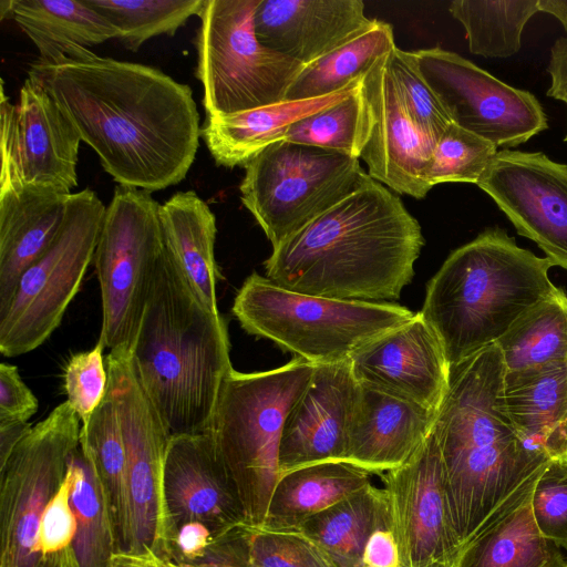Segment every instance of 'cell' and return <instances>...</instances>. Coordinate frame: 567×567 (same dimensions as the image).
<instances>
[{
  "instance_id": "obj_35",
  "label": "cell",
  "mask_w": 567,
  "mask_h": 567,
  "mask_svg": "<svg viewBox=\"0 0 567 567\" xmlns=\"http://www.w3.org/2000/svg\"><path fill=\"white\" fill-rule=\"evenodd\" d=\"M506 374L567 361V293L557 288L497 342Z\"/></svg>"
},
{
  "instance_id": "obj_26",
  "label": "cell",
  "mask_w": 567,
  "mask_h": 567,
  "mask_svg": "<svg viewBox=\"0 0 567 567\" xmlns=\"http://www.w3.org/2000/svg\"><path fill=\"white\" fill-rule=\"evenodd\" d=\"M362 76L339 92L310 100L282 101L244 112L206 116L200 136L216 165L245 166L270 144L285 140L297 121L349 96Z\"/></svg>"
},
{
  "instance_id": "obj_34",
  "label": "cell",
  "mask_w": 567,
  "mask_h": 567,
  "mask_svg": "<svg viewBox=\"0 0 567 567\" xmlns=\"http://www.w3.org/2000/svg\"><path fill=\"white\" fill-rule=\"evenodd\" d=\"M68 471L76 520L72 544L76 567H109L118 551L113 518L99 476L80 443L70 456Z\"/></svg>"
},
{
  "instance_id": "obj_45",
  "label": "cell",
  "mask_w": 567,
  "mask_h": 567,
  "mask_svg": "<svg viewBox=\"0 0 567 567\" xmlns=\"http://www.w3.org/2000/svg\"><path fill=\"white\" fill-rule=\"evenodd\" d=\"M250 526L243 524L213 539L205 556L195 563H177L155 555L156 567H252L249 559Z\"/></svg>"
},
{
  "instance_id": "obj_17",
  "label": "cell",
  "mask_w": 567,
  "mask_h": 567,
  "mask_svg": "<svg viewBox=\"0 0 567 567\" xmlns=\"http://www.w3.org/2000/svg\"><path fill=\"white\" fill-rule=\"evenodd\" d=\"M382 477L401 567H455L461 548L449 520L433 430L406 463Z\"/></svg>"
},
{
  "instance_id": "obj_47",
  "label": "cell",
  "mask_w": 567,
  "mask_h": 567,
  "mask_svg": "<svg viewBox=\"0 0 567 567\" xmlns=\"http://www.w3.org/2000/svg\"><path fill=\"white\" fill-rule=\"evenodd\" d=\"M214 537L200 523H185L178 526L171 539L169 559L177 563H195L202 559Z\"/></svg>"
},
{
  "instance_id": "obj_6",
  "label": "cell",
  "mask_w": 567,
  "mask_h": 567,
  "mask_svg": "<svg viewBox=\"0 0 567 567\" xmlns=\"http://www.w3.org/2000/svg\"><path fill=\"white\" fill-rule=\"evenodd\" d=\"M313 371L315 364L295 357L262 372L233 369L223 383L210 432L252 527L265 523L285 420Z\"/></svg>"
},
{
  "instance_id": "obj_9",
  "label": "cell",
  "mask_w": 567,
  "mask_h": 567,
  "mask_svg": "<svg viewBox=\"0 0 567 567\" xmlns=\"http://www.w3.org/2000/svg\"><path fill=\"white\" fill-rule=\"evenodd\" d=\"M260 0H205L196 37V78L206 116L227 115L285 101L305 65L257 39Z\"/></svg>"
},
{
  "instance_id": "obj_46",
  "label": "cell",
  "mask_w": 567,
  "mask_h": 567,
  "mask_svg": "<svg viewBox=\"0 0 567 567\" xmlns=\"http://www.w3.org/2000/svg\"><path fill=\"white\" fill-rule=\"evenodd\" d=\"M38 411V399L16 365L0 364V422L27 421Z\"/></svg>"
},
{
  "instance_id": "obj_7",
  "label": "cell",
  "mask_w": 567,
  "mask_h": 567,
  "mask_svg": "<svg viewBox=\"0 0 567 567\" xmlns=\"http://www.w3.org/2000/svg\"><path fill=\"white\" fill-rule=\"evenodd\" d=\"M233 313L249 334L266 338L315 365L348 360L355 350L415 315L393 302L296 292L257 272L238 290Z\"/></svg>"
},
{
  "instance_id": "obj_5",
  "label": "cell",
  "mask_w": 567,
  "mask_h": 567,
  "mask_svg": "<svg viewBox=\"0 0 567 567\" xmlns=\"http://www.w3.org/2000/svg\"><path fill=\"white\" fill-rule=\"evenodd\" d=\"M554 267L499 227L453 250L426 286L420 311L450 367L496 343L557 287Z\"/></svg>"
},
{
  "instance_id": "obj_42",
  "label": "cell",
  "mask_w": 567,
  "mask_h": 567,
  "mask_svg": "<svg viewBox=\"0 0 567 567\" xmlns=\"http://www.w3.org/2000/svg\"><path fill=\"white\" fill-rule=\"evenodd\" d=\"M104 349L99 340L91 350L73 354L64 369L66 401L82 424L90 419L107 392L109 373L103 360Z\"/></svg>"
},
{
  "instance_id": "obj_21",
  "label": "cell",
  "mask_w": 567,
  "mask_h": 567,
  "mask_svg": "<svg viewBox=\"0 0 567 567\" xmlns=\"http://www.w3.org/2000/svg\"><path fill=\"white\" fill-rule=\"evenodd\" d=\"M359 390L349 359L315 365L285 420L279 475L316 463L343 462Z\"/></svg>"
},
{
  "instance_id": "obj_50",
  "label": "cell",
  "mask_w": 567,
  "mask_h": 567,
  "mask_svg": "<svg viewBox=\"0 0 567 567\" xmlns=\"http://www.w3.org/2000/svg\"><path fill=\"white\" fill-rule=\"evenodd\" d=\"M27 421L0 422V467H2L14 447L31 431Z\"/></svg>"
},
{
  "instance_id": "obj_24",
  "label": "cell",
  "mask_w": 567,
  "mask_h": 567,
  "mask_svg": "<svg viewBox=\"0 0 567 567\" xmlns=\"http://www.w3.org/2000/svg\"><path fill=\"white\" fill-rule=\"evenodd\" d=\"M70 196L33 188L0 192V311L11 301L22 274L58 236Z\"/></svg>"
},
{
  "instance_id": "obj_54",
  "label": "cell",
  "mask_w": 567,
  "mask_h": 567,
  "mask_svg": "<svg viewBox=\"0 0 567 567\" xmlns=\"http://www.w3.org/2000/svg\"><path fill=\"white\" fill-rule=\"evenodd\" d=\"M564 141H565V142H567V133H566V135H565V137H564Z\"/></svg>"
},
{
  "instance_id": "obj_32",
  "label": "cell",
  "mask_w": 567,
  "mask_h": 567,
  "mask_svg": "<svg viewBox=\"0 0 567 567\" xmlns=\"http://www.w3.org/2000/svg\"><path fill=\"white\" fill-rule=\"evenodd\" d=\"M80 446L91 460L106 495L118 551H128L131 509L126 450L118 414L109 392L90 419L82 424Z\"/></svg>"
},
{
  "instance_id": "obj_30",
  "label": "cell",
  "mask_w": 567,
  "mask_h": 567,
  "mask_svg": "<svg viewBox=\"0 0 567 567\" xmlns=\"http://www.w3.org/2000/svg\"><path fill=\"white\" fill-rule=\"evenodd\" d=\"M389 516L385 488L370 484L307 518L297 530L312 540L336 567H360L370 535Z\"/></svg>"
},
{
  "instance_id": "obj_31",
  "label": "cell",
  "mask_w": 567,
  "mask_h": 567,
  "mask_svg": "<svg viewBox=\"0 0 567 567\" xmlns=\"http://www.w3.org/2000/svg\"><path fill=\"white\" fill-rule=\"evenodd\" d=\"M530 499L465 545L455 567H564L560 547L536 525Z\"/></svg>"
},
{
  "instance_id": "obj_49",
  "label": "cell",
  "mask_w": 567,
  "mask_h": 567,
  "mask_svg": "<svg viewBox=\"0 0 567 567\" xmlns=\"http://www.w3.org/2000/svg\"><path fill=\"white\" fill-rule=\"evenodd\" d=\"M547 72L550 76V85L546 94L567 105V34L554 42Z\"/></svg>"
},
{
  "instance_id": "obj_56",
  "label": "cell",
  "mask_w": 567,
  "mask_h": 567,
  "mask_svg": "<svg viewBox=\"0 0 567 567\" xmlns=\"http://www.w3.org/2000/svg\"><path fill=\"white\" fill-rule=\"evenodd\" d=\"M564 465L567 467V463H566V464H564Z\"/></svg>"
},
{
  "instance_id": "obj_27",
  "label": "cell",
  "mask_w": 567,
  "mask_h": 567,
  "mask_svg": "<svg viewBox=\"0 0 567 567\" xmlns=\"http://www.w3.org/2000/svg\"><path fill=\"white\" fill-rule=\"evenodd\" d=\"M164 246L181 268L197 299L219 315L215 260L216 217L194 190L177 192L159 206Z\"/></svg>"
},
{
  "instance_id": "obj_33",
  "label": "cell",
  "mask_w": 567,
  "mask_h": 567,
  "mask_svg": "<svg viewBox=\"0 0 567 567\" xmlns=\"http://www.w3.org/2000/svg\"><path fill=\"white\" fill-rule=\"evenodd\" d=\"M392 25L373 19L370 28L307 64L287 90L285 101H301L341 91L395 48Z\"/></svg>"
},
{
  "instance_id": "obj_1",
  "label": "cell",
  "mask_w": 567,
  "mask_h": 567,
  "mask_svg": "<svg viewBox=\"0 0 567 567\" xmlns=\"http://www.w3.org/2000/svg\"><path fill=\"white\" fill-rule=\"evenodd\" d=\"M28 76L52 95L117 185L152 193L186 177L202 132L189 85L90 50L78 59L37 60Z\"/></svg>"
},
{
  "instance_id": "obj_3",
  "label": "cell",
  "mask_w": 567,
  "mask_h": 567,
  "mask_svg": "<svg viewBox=\"0 0 567 567\" xmlns=\"http://www.w3.org/2000/svg\"><path fill=\"white\" fill-rule=\"evenodd\" d=\"M423 246L421 226L401 198L371 178L272 248L264 267L288 290L382 302L400 298Z\"/></svg>"
},
{
  "instance_id": "obj_39",
  "label": "cell",
  "mask_w": 567,
  "mask_h": 567,
  "mask_svg": "<svg viewBox=\"0 0 567 567\" xmlns=\"http://www.w3.org/2000/svg\"><path fill=\"white\" fill-rule=\"evenodd\" d=\"M497 146L451 123L434 144L425 169V181L433 187L442 183L476 184Z\"/></svg>"
},
{
  "instance_id": "obj_44",
  "label": "cell",
  "mask_w": 567,
  "mask_h": 567,
  "mask_svg": "<svg viewBox=\"0 0 567 567\" xmlns=\"http://www.w3.org/2000/svg\"><path fill=\"white\" fill-rule=\"evenodd\" d=\"M71 488L72 478L66 471L62 485L49 502L41 518L39 547L47 567L56 566L73 554L76 520L71 505Z\"/></svg>"
},
{
  "instance_id": "obj_12",
  "label": "cell",
  "mask_w": 567,
  "mask_h": 567,
  "mask_svg": "<svg viewBox=\"0 0 567 567\" xmlns=\"http://www.w3.org/2000/svg\"><path fill=\"white\" fill-rule=\"evenodd\" d=\"M80 433V419L65 401L32 426L0 467V567H47L40 523L64 481Z\"/></svg>"
},
{
  "instance_id": "obj_19",
  "label": "cell",
  "mask_w": 567,
  "mask_h": 567,
  "mask_svg": "<svg viewBox=\"0 0 567 567\" xmlns=\"http://www.w3.org/2000/svg\"><path fill=\"white\" fill-rule=\"evenodd\" d=\"M361 385L437 412L450 381V364L434 330L416 312L372 339L349 358Z\"/></svg>"
},
{
  "instance_id": "obj_2",
  "label": "cell",
  "mask_w": 567,
  "mask_h": 567,
  "mask_svg": "<svg viewBox=\"0 0 567 567\" xmlns=\"http://www.w3.org/2000/svg\"><path fill=\"white\" fill-rule=\"evenodd\" d=\"M435 434L449 520L462 548L532 496L550 463L509 420L496 343L450 367Z\"/></svg>"
},
{
  "instance_id": "obj_14",
  "label": "cell",
  "mask_w": 567,
  "mask_h": 567,
  "mask_svg": "<svg viewBox=\"0 0 567 567\" xmlns=\"http://www.w3.org/2000/svg\"><path fill=\"white\" fill-rule=\"evenodd\" d=\"M411 54L452 123L460 127L505 150L548 128L546 113L529 91L511 86L440 47Z\"/></svg>"
},
{
  "instance_id": "obj_52",
  "label": "cell",
  "mask_w": 567,
  "mask_h": 567,
  "mask_svg": "<svg viewBox=\"0 0 567 567\" xmlns=\"http://www.w3.org/2000/svg\"><path fill=\"white\" fill-rule=\"evenodd\" d=\"M537 8L559 20L567 34V0H537Z\"/></svg>"
},
{
  "instance_id": "obj_48",
  "label": "cell",
  "mask_w": 567,
  "mask_h": 567,
  "mask_svg": "<svg viewBox=\"0 0 567 567\" xmlns=\"http://www.w3.org/2000/svg\"><path fill=\"white\" fill-rule=\"evenodd\" d=\"M360 567H401L391 516L383 520L370 535Z\"/></svg>"
},
{
  "instance_id": "obj_36",
  "label": "cell",
  "mask_w": 567,
  "mask_h": 567,
  "mask_svg": "<svg viewBox=\"0 0 567 567\" xmlns=\"http://www.w3.org/2000/svg\"><path fill=\"white\" fill-rule=\"evenodd\" d=\"M449 11L465 29L468 49L485 58H508L522 45L537 0H454Z\"/></svg>"
},
{
  "instance_id": "obj_23",
  "label": "cell",
  "mask_w": 567,
  "mask_h": 567,
  "mask_svg": "<svg viewBox=\"0 0 567 567\" xmlns=\"http://www.w3.org/2000/svg\"><path fill=\"white\" fill-rule=\"evenodd\" d=\"M359 385L343 462L382 476L406 463L422 446L437 412Z\"/></svg>"
},
{
  "instance_id": "obj_25",
  "label": "cell",
  "mask_w": 567,
  "mask_h": 567,
  "mask_svg": "<svg viewBox=\"0 0 567 567\" xmlns=\"http://www.w3.org/2000/svg\"><path fill=\"white\" fill-rule=\"evenodd\" d=\"M505 409L525 443L567 463V361L506 374Z\"/></svg>"
},
{
  "instance_id": "obj_15",
  "label": "cell",
  "mask_w": 567,
  "mask_h": 567,
  "mask_svg": "<svg viewBox=\"0 0 567 567\" xmlns=\"http://www.w3.org/2000/svg\"><path fill=\"white\" fill-rule=\"evenodd\" d=\"M0 192L33 188L72 194L81 137L52 95L27 78L16 104L1 84Z\"/></svg>"
},
{
  "instance_id": "obj_43",
  "label": "cell",
  "mask_w": 567,
  "mask_h": 567,
  "mask_svg": "<svg viewBox=\"0 0 567 567\" xmlns=\"http://www.w3.org/2000/svg\"><path fill=\"white\" fill-rule=\"evenodd\" d=\"M532 511L540 533L567 549V467L550 462L532 493Z\"/></svg>"
},
{
  "instance_id": "obj_18",
  "label": "cell",
  "mask_w": 567,
  "mask_h": 567,
  "mask_svg": "<svg viewBox=\"0 0 567 567\" xmlns=\"http://www.w3.org/2000/svg\"><path fill=\"white\" fill-rule=\"evenodd\" d=\"M163 495L169 546L175 529L185 523L205 525L214 538L247 524L237 487L210 431L171 436Z\"/></svg>"
},
{
  "instance_id": "obj_37",
  "label": "cell",
  "mask_w": 567,
  "mask_h": 567,
  "mask_svg": "<svg viewBox=\"0 0 567 567\" xmlns=\"http://www.w3.org/2000/svg\"><path fill=\"white\" fill-rule=\"evenodd\" d=\"M372 121L361 80L359 86L342 101L293 123L285 140L360 159L371 134Z\"/></svg>"
},
{
  "instance_id": "obj_22",
  "label": "cell",
  "mask_w": 567,
  "mask_h": 567,
  "mask_svg": "<svg viewBox=\"0 0 567 567\" xmlns=\"http://www.w3.org/2000/svg\"><path fill=\"white\" fill-rule=\"evenodd\" d=\"M372 23L361 0H260L254 14L260 43L302 65L343 45Z\"/></svg>"
},
{
  "instance_id": "obj_51",
  "label": "cell",
  "mask_w": 567,
  "mask_h": 567,
  "mask_svg": "<svg viewBox=\"0 0 567 567\" xmlns=\"http://www.w3.org/2000/svg\"><path fill=\"white\" fill-rule=\"evenodd\" d=\"M109 567H155V554L117 551L113 555Z\"/></svg>"
},
{
  "instance_id": "obj_53",
  "label": "cell",
  "mask_w": 567,
  "mask_h": 567,
  "mask_svg": "<svg viewBox=\"0 0 567 567\" xmlns=\"http://www.w3.org/2000/svg\"><path fill=\"white\" fill-rule=\"evenodd\" d=\"M58 567H76L73 556L66 557Z\"/></svg>"
},
{
  "instance_id": "obj_8",
  "label": "cell",
  "mask_w": 567,
  "mask_h": 567,
  "mask_svg": "<svg viewBox=\"0 0 567 567\" xmlns=\"http://www.w3.org/2000/svg\"><path fill=\"white\" fill-rule=\"evenodd\" d=\"M244 167L241 203L272 248L372 178L358 158L286 140L270 144Z\"/></svg>"
},
{
  "instance_id": "obj_10",
  "label": "cell",
  "mask_w": 567,
  "mask_h": 567,
  "mask_svg": "<svg viewBox=\"0 0 567 567\" xmlns=\"http://www.w3.org/2000/svg\"><path fill=\"white\" fill-rule=\"evenodd\" d=\"M106 207L95 192L72 193L62 227L21 276L0 311V351L17 357L40 347L60 324L94 258Z\"/></svg>"
},
{
  "instance_id": "obj_29",
  "label": "cell",
  "mask_w": 567,
  "mask_h": 567,
  "mask_svg": "<svg viewBox=\"0 0 567 567\" xmlns=\"http://www.w3.org/2000/svg\"><path fill=\"white\" fill-rule=\"evenodd\" d=\"M371 484V474L331 461L297 467L279 475L259 528L297 530L303 520Z\"/></svg>"
},
{
  "instance_id": "obj_38",
  "label": "cell",
  "mask_w": 567,
  "mask_h": 567,
  "mask_svg": "<svg viewBox=\"0 0 567 567\" xmlns=\"http://www.w3.org/2000/svg\"><path fill=\"white\" fill-rule=\"evenodd\" d=\"M117 31L118 41L136 52L147 40L173 37L192 16H199L205 0H85Z\"/></svg>"
},
{
  "instance_id": "obj_41",
  "label": "cell",
  "mask_w": 567,
  "mask_h": 567,
  "mask_svg": "<svg viewBox=\"0 0 567 567\" xmlns=\"http://www.w3.org/2000/svg\"><path fill=\"white\" fill-rule=\"evenodd\" d=\"M249 559L252 567H336L328 556L299 530H272L252 526L249 536Z\"/></svg>"
},
{
  "instance_id": "obj_28",
  "label": "cell",
  "mask_w": 567,
  "mask_h": 567,
  "mask_svg": "<svg viewBox=\"0 0 567 567\" xmlns=\"http://www.w3.org/2000/svg\"><path fill=\"white\" fill-rule=\"evenodd\" d=\"M39 51V61L78 59L117 39L116 29L85 0H13L12 17Z\"/></svg>"
},
{
  "instance_id": "obj_16",
  "label": "cell",
  "mask_w": 567,
  "mask_h": 567,
  "mask_svg": "<svg viewBox=\"0 0 567 567\" xmlns=\"http://www.w3.org/2000/svg\"><path fill=\"white\" fill-rule=\"evenodd\" d=\"M476 185L533 240L553 266L567 270V165L542 152L503 150Z\"/></svg>"
},
{
  "instance_id": "obj_4",
  "label": "cell",
  "mask_w": 567,
  "mask_h": 567,
  "mask_svg": "<svg viewBox=\"0 0 567 567\" xmlns=\"http://www.w3.org/2000/svg\"><path fill=\"white\" fill-rule=\"evenodd\" d=\"M225 320L195 296L164 246L132 349L138 378L171 436L209 432L233 370Z\"/></svg>"
},
{
  "instance_id": "obj_13",
  "label": "cell",
  "mask_w": 567,
  "mask_h": 567,
  "mask_svg": "<svg viewBox=\"0 0 567 567\" xmlns=\"http://www.w3.org/2000/svg\"><path fill=\"white\" fill-rule=\"evenodd\" d=\"M107 392L123 433L127 461L131 543L127 553L169 558L163 495L164 464L171 434L138 378L132 352L110 350Z\"/></svg>"
},
{
  "instance_id": "obj_11",
  "label": "cell",
  "mask_w": 567,
  "mask_h": 567,
  "mask_svg": "<svg viewBox=\"0 0 567 567\" xmlns=\"http://www.w3.org/2000/svg\"><path fill=\"white\" fill-rule=\"evenodd\" d=\"M159 206L150 192L117 185L106 206L94 264L101 288L99 340L132 352L164 249Z\"/></svg>"
},
{
  "instance_id": "obj_40",
  "label": "cell",
  "mask_w": 567,
  "mask_h": 567,
  "mask_svg": "<svg viewBox=\"0 0 567 567\" xmlns=\"http://www.w3.org/2000/svg\"><path fill=\"white\" fill-rule=\"evenodd\" d=\"M390 70L411 118L436 142L452 121L424 80L411 51L395 47L390 52Z\"/></svg>"
},
{
  "instance_id": "obj_20",
  "label": "cell",
  "mask_w": 567,
  "mask_h": 567,
  "mask_svg": "<svg viewBox=\"0 0 567 567\" xmlns=\"http://www.w3.org/2000/svg\"><path fill=\"white\" fill-rule=\"evenodd\" d=\"M362 83L373 118L360 156L368 174L398 194L425 197L432 189L425 169L435 142L411 118L390 70V52L372 64Z\"/></svg>"
},
{
  "instance_id": "obj_55",
  "label": "cell",
  "mask_w": 567,
  "mask_h": 567,
  "mask_svg": "<svg viewBox=\"0 0 567 567\" xmlns=\"http://www.w3.org/2000/svg\"><path fill=\"white\" fill-rule=\"evenodd\" d=\"M564 567H567V563L565 564V566H564Z\"/></svg>"
}]
</instances>
